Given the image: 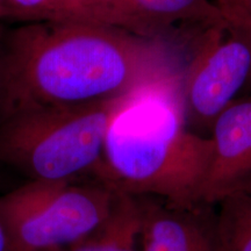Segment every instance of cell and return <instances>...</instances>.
<instances>
[{"label":"cell","mask_w":251,"mask_h":251,"mask_svg":"<svg viewBox=\"0 0 251 251\" xmlns=\"http://www.w3.org/2000/svg\"><path fill=\"white\" fill-rule=\"evenodd\" d=\"M135 197L142 221V251H219L215 206H179L158 197Z\"/></svg>","instance_id":"obj_8"},{"label":"cell","mask_w":251,"mask_h":251,"mask_svg":"<svg viewBox=\"0 0 251 251\" xmlns=\"http://www.w3.org/2000/svg\"><path fill=\"white\" fill-rule=\"evenodd\" d=\"M250 70V37L226 28L207 41L190 63L183 80L188 129L211 137L216 119L246 87Z\"/></svg>","instance_id":"obj_6"},{"label":"cell","mask_w":251,"mask_h":251,"mask_svg":"<svg viewBox=\"0 0 251 251\" xmlns=\"http://www.w3.org/2000/svg\"><path fill=\"white\" fill-rule=\"evenodd\" d=\"M12 18L30 21L57 20L59 0H5Z\"/></svg>","instance_id":"obj_11"},{"label":"cell","mask_w":251,"mask_h":251,"mask_svg":"<svg viewBox=\"0 0 251 251\" xmlns=\"http://www.w3.org/2000/svg\"><path fill=\"white\" fill-rule=\"evenodd\" d=\"M184 76L150 84L122 100L106 133L100 180L131 196L179 206L202 203L213 141L188 129Z\"/></svg>","instance_id":"obj_2"},{"label":"cell","mask_w":251,"mask_h":251,"mask_svg":"<svg viewBox=\"0 0 251 251\" xmlns=\"http://www.w3.org/2000/svg\"><path fill=\"white\" fill-rule=\"evenodd\" d=\"M0 251H12L11 243H9L7 233H6L1 220H0Z\"/></svg>","instance_id":"obj_15"},{"label":"cell","mask_w":251,"mask_h":251,"mask_svg":"<svg viewBox=\"0 0 251 251\" xmlns=\"http://www.w3.org/2000/svg\"><path fill=\"white\" fill-rule=\"evenodd\" d=\"M69 19L117 28L177 50L191 61L207 41L227 28L209 0H101Z\"/></svg>","instance_id":"obj_5"},{"label":"cell","mask_w":251,"mask_h":251,"mask_svg":"<svg viewBox=\"0 0 251 251\" xmlns=\"http://www.w3.org/2000/svg\"><path fill=\"white\" fill-rule=\"evenodd\" d=\"M244 90H248V92H249L250 94L249 96H251V70H250V75H249V78H248V81H247V85L246 87H244Z\"/></svg>","instance_id":"obj_17"},{"label":"cell","mask_w":251,"mask_h":251,"mask_svg":"<svg viewBox=\"0 0 251 251\" xmlns=\"http://www.w3.org/2000/svg\"><path fill=\"white\" fill-rule=\"evenodd\" d=\"M141 227L136 197L118 191L107 219L86 236L57 251H142Z\"/></svg>","instance_id":"obj_9"},{"label":"cell","mask_w":251,"mask_h":251,"mask_svg":"<svg viewBox=\"0 0 251 251\" xmlns=\"http://www.w3.org/2000/svg\"><path fill=\"white\" fill-rule=\"evenodd\" d=\"M117 194L97 178L29 180L0 197V220L12 251H57L99 227Z\"/></svg>","instance_id":"obj_4"},{"label":"cell","mask_w":251,"mask_h":251,"mask_svg":"<svg viewBox=\"0 0 251 251\" xmlns=\"http://www.w3.org/2000/svg\"><path fill=\"white\" fill-rule=\"evenodd\" d=\"M227 28L251 39V0H218Z\"/></svg>","instance_id":"obj_12"},{"label":"cell","mask_w":251,"mask_h":251,"mask_svg":"<svg viewBox=\"0 0 251 251\" xmlns=\"http://www.w3.org/2000/svg\"><path fill=\"white\" fill-rule=\"evenodd\" d=\"M98 1L101 0H59V18L57 20L71 18L79 9Z\"/></svg>","instance_id":"obj_13"},{"label":"cell","mask_w":251,"mask_h":251,"mask_svg":"<svg viewBox=\"0 0 251 251\" xmlns=\"http://www.w3.org/2000/svg\"><path fill=\"white\" fill-rule=\"evenodd\" d=\"M5 18H12V15L5 0H0V20Z\"/></svg>","instance_id":"obj_16"},{"label":"cell","mask_w":251,"mask_h":251,"mask_svg":"<svg viewBox=\"0 0 251 251\" xmlns=\"http://www.w3.org/2000/svg\"><path fill=\"white\" fill-rule=\"evenodd\" d=\"M216 207L219 251H251V190L225 198Z\"/></svg>","instance_id":"obj_10"},{"label":"cell","mask_w":251,"mask_h":251,"mask_svg":"<svg viewBox=\"0 0 251 251\" xmlns=\"http://www.w3.org/2000/svg\"><path fill=\"white\" fill-rule=\"evenodd\" d=\"M122 100L83 108L8 109L0 117V162L29 180L99 179L106 133Z\"/></svg>","instance_id":"obj_3"},{"label":"cell","mask_w":251,"mask_h":251,"mask_svg":"<svg viewBox=\"0 0 251 251\" xmlns=\"http://www.w3.org/2000/svg\"><path fill=\"white\" fill-rule=\"evenodd\" d=\"M213 158L201 202L216 206L225 198L251 190V96L237 99L213 126Z\"/></svg>","instance_id":"obj_7"},{"label":"cell","mask_w":251,"mask_h":251,"mask_svg":"<svg viewBox=\"0 0 251 251\" xmlns=\"http://www.w3.org/2000/svg\"><path fill=\"white\" fill-rule=\"evenodd\" d=\"M0 51L2 114L19 106L83 108L119 101L184 76L191 62L166 46L75 19L27 23Z\"/></svg>","instance_id":"obj_1"},{"label":"cell","mask_w":251,"mask_h":251,"mask_svg":"<svg viewBox=\"0 0 251 251\" xmlns=\"http://www.w3.org/2000/svg\"><path fill=\"white\" fill-rule=\"evenodd\" d=\"M5 106V85H4V72H2L1 51H0V117L4 112Z\"/></svg>","instance_id":"obj_14"}]
</instances>
